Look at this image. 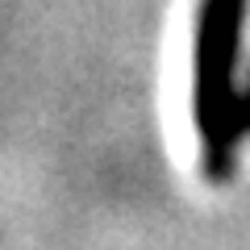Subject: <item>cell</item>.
Returning <instances> with one entry per match:
<instances>
[{
	"instance_id": "1",
	"label": "cell",
	"mask_w": 250,
	"mask_h": 250,
	"mask_svg": "<svg viewBox=\"0 0 250 250\" xmlns=\"http://www.w3.org/2000/svg\"><path fill=\"white\" fill-rule=\"evenodd\" d=\"M250 0H200L192 34V121L200 134V167L208 179H229L242 134L233 125L238 62Z\"/></svg>"
},
{
	"instance_id": "2",
	"label": "cell",
	"mask_w": 250,
	"mask_h": 250,
	"mask_svg": "<svg viewBox=\"0 0 250 250\" xmlns=\"http://www.w3.org/2000/svg\"><path fill=\"white\" fill-rule=\"evenodd\" d=\"M233 125H238V134L250 138V75L246 83L238 88V104H233Z\"/></svg>"
}]
</instances>
